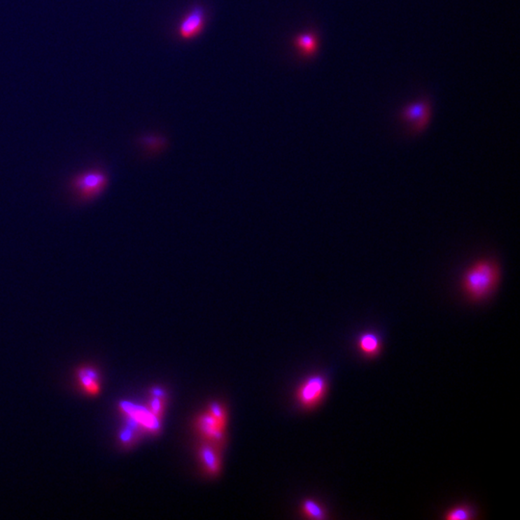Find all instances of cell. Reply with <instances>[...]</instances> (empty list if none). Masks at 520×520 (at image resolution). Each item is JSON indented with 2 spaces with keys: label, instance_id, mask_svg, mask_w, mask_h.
<instances>
[{
  "label": "cell",
  "instance_id": "8992f818",
  "mask_svg": "<svg viewBox=\"0 0 520 520\" xmlns=\"http://www.w3.org/2000/svg\"><path fill=\"white\" fill-rule=\"evenodd\" d=\"M206 22V14L201 7H195L181 20L178 33L183 39H192L201 33Z\"/></svg>",
  "mask_w": 520,
  "mask_h": 520
},
{
  "label": "cell",
  "instance_id": "7a4b0ae2",
  "mask_svg": "<svg viewBox=\"0 0 520 520\" xmlns=\"http://www.w3.org/2000/svg\"><path fill=\"white\" fill-rule=\"evenodd\" d=\"M108 183V178L104 171L91 169L82 171L71 181V189L74 196L81 201L87 202L96 199L101 195Z\"/></svg>",
  "mask_w": 520,
  "mask_h": 520
},
{
  "label": "cell",
  "instance_id": "9a60e30c",
  "mask_svg": "<svg viewBox=\"0 0 520 520\" xmlns=\"http://www.w3.org/2000/svg\"><path fill=\"white\" fill-rule=\"evenodd\" d=\"M207 412H209L220 423L224 425V426H227V412H225V409L221 404L218 403V402H212L209 405Z\"/></svg>",
  "mask_w": 520,
  "mask_h": 520
},
{
  "label": "cell",
  "instance_id": "6da1fadb",
  "mask_svg": "<svg viewBox=\"0 0 520 520\" xmlns=\"http://www.w3.org/2000/svg\"><path fill=\"white\" fill-rule=\"evenodd\" d=\"M500 278V268L496 261L484 258L475 261L466 269L461 281V288L470 301H484L496 291Z\"/></svg>",
  "mask_w": 520,
  "mask_h": 520
},
{
  "label": "cell",
  "instance_id": "ba28073f",
  "mask_svg": "<svg viewBox=\"0 0 520 520\" xmlns=\"http://www.w3.org/2000/svg\"><path fill=\"white\" fill-rule=\"evenodd\" d=\"M199 460L204 470L211 475H216L221 468L219 453L211 443H204L199 449Z\"/></svg>",
  "mask_w": 520,
  "mask_h": 520
},
{
  "label": "cell",
  "instance_id": "52a82bcc",
  "mask_svg": "<svg viewBox=\"0 0 520 520\" xmlns=\"http://www.w3.org/2000/svg\"><path fill=\"white\" fill-rule=\"evenodd\" d=\"M225 428L209 412H204L197 419V430L209 442H221L225 437Z\"/></svg>",
  "mask_w": 520,
  "mask_h": 520
},
{
  "label": "cell",
  "instance_id": "9c48e42d",
  "mask_svg": "<svg viewBox=\"0 0 520 520\" xmlns=\"http://www.w3.org/2000/svg\"><path fill=\"white\" fill-rule=\"evenodd\" d=\"M294 45L304 57H311L318 50V38L314 31L301 33L296 36Z\"/></svg>",
  "mask_w": 520,
  "mask_h": 520
},
{
  "label": "cell",
  "instance_id": "5bb4252c",
  "mask_svg": "<svg viewBox=\"0 0 520 520\" xmlns=\"http://www.w3.org/2000/svg\"><path fill=\"white\" fill-rule=\"evenodd\" d=\"M474 511L470 506L466 505H458L448 510L444 514V519L447 520H470L473 519Z\"/></svg>",
  "mask_w": 520,
  "mask_h": 520
},
{
  "label": "cell",
  "instance_id": "3957f363",
  "mask_svg": "<svg viewBox=\"0 0 520 520\" xmlns=\"http://www.w3.org/2000/svg\"><path fill=\"white\" fill-rule=\"evenodd\" d=\"M328 383L321 375H314L307 379L297 391V400L306 409L317 406L327 394Z\"/></svg>",
  "mask_w": 520,
  "mask_h": 520
},
{
  "label": "cell",
  "instance_id": "4fadbf2b",
  "mask_svg": "<svg viewBox=\"0 0 520 520\" xmlns=\"http://www.w3.org/2000/svg\"><path fill=\"white\" fill-rule=\"evenodd\" d=\"M302 512L307 517L311 519H326L327 514L324 508L312 499H306L302 504Z\"/></svg>",
  "mask_w": 520,
  "mask_h": 520
},
{
  "label": "cell",
  "instance_id": "277c9868",
  "mask_svg": "<svg viewBox=\"0 0 520 520\" xmlns=\"http://www.w3.org/2000/svg\"><path fill=\"white\" fill-rule=\"evenodd\" d=\"M401 120L412 125L414 133L423 132L431 118V104L427 99H419L403 107Z\"/></svg>",
  "mask_w": 520,
  "mask_h": 520
},
{
  "label": "cell",
  "instance_id": "2e32d148",
  "mask_svg": "<svg viewBox=\"0 0 520 520\" xmlns=\"http://www.w3.org/2000/svg\"><path fill=\"white\" fill-rule=\"evenodd\" d=\"M164 400L165 399L158 398V397H153L148 401V409L152 412V414L160 419L164 412Z\"/></svg>",
  "mask_w": 520,
  "mask_h": 520
},
{
  "label": "cell",
  "instance_id": "e0dca14e",
  "mask_svg": "<svg viewBox=\"0 0 520 520\" xmlns=\"http://www.w3.org/2000/svg\"><path fill=\"white\" fill-rule=\"evenodd\" d=\"M150 394H152V396L153 397H158V398L161 399H165L166 396H167L166 391H164L162 388H160V386L153 388L152 391H150Z\"/></svg>",
  "mask_w": 520,
  "mask_h": 520
},
{
  "label": "cell",
  "instance_id": "7c38bea8",
  "mask_svg": "<svg viewBox=\"0 0 520 520\" xmlns=\"http://www.w3.org/2000/svg\"><path fill=\"white\" fill-rule=\"evenodd\" d=\"M127 417V423L120 430L119 440L122 444L129 445L136 440L138 433H139L140 430H142V427L140 426V424L138 423L136 420L129 416Z\"/></svg>",
  "mask_w": 520,
  "mask_h": 520
},
{
  "label": "cell",
  "instance_id": "30bf717a",
  "mask_svg": "<svg viewBox=\"0 0 520 520\" xmlns=\"http://www.w3.org/2000/svg\"><path fill=\"white\" fill-rule=\"evenodd\" d=\"M358 349L365 357L373 358L381 353V338L374 332H365L358 337Z\"/></svg>",
  "mask_w": 520,
  "mask_h": 520
},
{
  "label": "cell",
  "instance_id": "5b68a950",
  "mask_svg": "<svg viewBox=\"0 0 520 520\" xmlns=\"http://www.w3.org/2000/svg\"><path fill=\"white\" fill-rule=\"evenodd\" d=\"M119 407L125 416L136 420L142 429L146 431L153 433V434H157L160 431V419L152 414L148 408L129 401L120 402Z\"/></svg>",
  "mask_w": 520,
  "mask_h": 520
},
{
  "label": "cell",
  "instance_id": "8fae6325",
  "mask_svg": "<svg viewBox=\"0 0 520 520\" xmlns=\"http://www.w3.org/2000/svg\"><path fill=\"white\" fill-rule=\"evenodd\" d=\"M79 380L87 393L96 395L99 391V374L93 368H81L78 373Z\"/></svg>",
  "mask_w": 520,
  "mask_h": 520
}]
</instances>
